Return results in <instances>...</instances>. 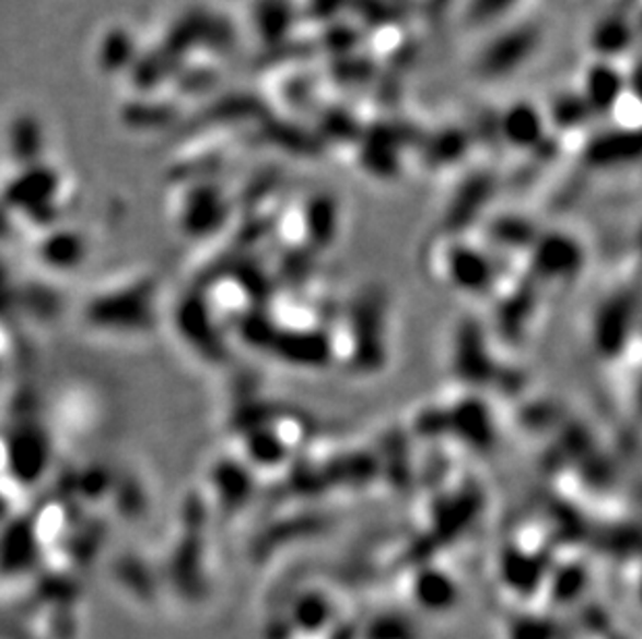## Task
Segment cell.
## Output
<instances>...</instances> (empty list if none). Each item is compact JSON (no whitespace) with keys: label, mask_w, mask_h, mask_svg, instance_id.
<instances>
[{"label":"cell","mask_w":642,"mask_h":639,"mask_svg":"<svg viewBox=\"0 0 642 639\" xmlns=\"http://www.w3.org/2000/svg\"><path fill=\"white\" fill-rule=\"evenodd\" d=\"M503 127L512 142L522 145L530 144L539 135V117L530 108H516L507 113Z\"/></svg>","instance_id":"1"},{"label":"cell","mask_w":642,"mask_h":639,"mask_svg":"<svg viewBox=\"0 0 642 639\" xmlns=\"http://www.w3.org/2000/svg\"><path fill=\"white\" fill-rule=\"evenodd\" d=\"M595 78H597V80H603V82H605V80H607V71H597V73H595ZM605 83H603V85H605ZM616 92H618V83H616V78H614V80L609 82V90H599V94H597L595 98H597L599 103H605L607 98L611 100V98L616 96Z\"/></svg>","instance_id":"2"}]
</instances>
